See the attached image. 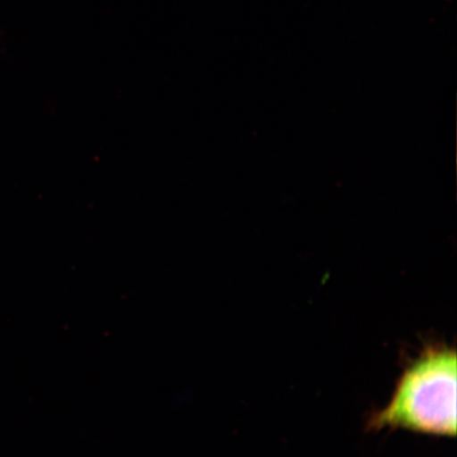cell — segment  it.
Returning a JSON list of instances; mask_svg holds the SVG:
<instances>
[{
	"mask_svg": "<svg viewBox=\"0 0 457 457\" xmlns=\"http://www.w3.org/2000/svg\"><path fill=\"white\" fill-rule=\"evenodd\" d=\"M456 365L454 348L428 347L404 370L390 403L368 421L369 430L455 436Z\"/></svg>",
	"mask_w": 457,
	"mask_h": 457,
	"instance_id": "cell-1",
	"label": "cell"
}]
</instances>
